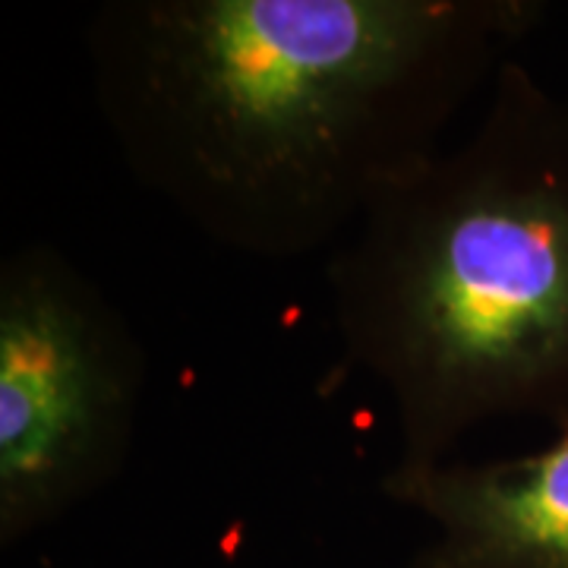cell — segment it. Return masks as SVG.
Returning a JSON list of instances; mask_svg holds the SVG:
<instances>
[{"instance_id": "6da1fadb", "label": "cell", "mask_w": 568, "mask_h": 568, "mask_svg": "<svg viewBox=\"0 0 568 568\" xmlns=\"http://www.w3.org/2000/svg\"><path fill=\"white\" fill-rule=\"evenodd\" d=\"M540 0H108L82 32L130 178L209 244H342L443 152Z\"/></svg>"}, {"instance_id": "277c9868", "label": "cell", "mask_w": 568, "mask_h": 568, "mask_svg": "<svg viewBox=\"0 0 568 568\" xmlns=\"http://www.w3.org/2000/svg\"><path fill=\"white\" fill-rule=\"evenodd\" d=\"M379 489L429 525L410 568H568V426L515 458L395 462Z\"/></svg>"}, {"instance_id": "7a4b0ae2", "label": "cell", "mask_w": 568, "mask_h": 568, "mask_svg": "<svg viewBox=\"0 0 568 568\" xmlns=\"http://www.w3.org/2000/svg\"><path fill=\"white\" fill-rule=\"evenodd\" d=\"M347 364L383 388L398 465L489 420L568 426V99L506 61L480 121L383 193L328 260Z\"/></svg>"}, {"instance_id": "3957f363", "label": "cell", "mask_w": 568, "mask_h": 568, "mask_svg": "<svg viewBox=\"0 0 568 568\" xmlns=\"http://www.w3.org/2000/svg\"><path fill=\"white\" fill-rule=\"evenodd\" d=\"M149 357L111 297L54 244L0 263V547L51 528L121 477Z\"/></svg>"}]
</instances>
